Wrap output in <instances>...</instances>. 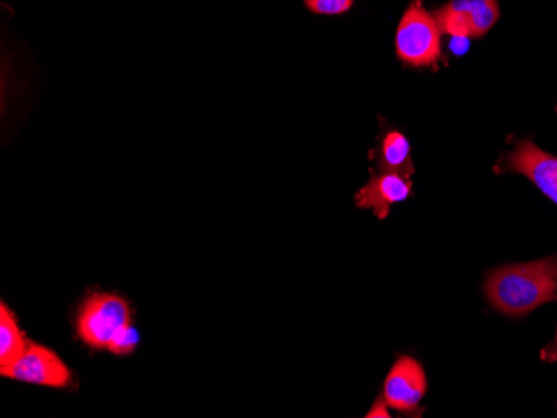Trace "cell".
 <instances>
[{
  "label": "cell",
  "mask_w": 557,
  "mask_h": 418,
  "mask_svg": "<svg viewBox=\"0 0 557 418\" xmlns=\"http://www.w3.org/2000/svg\"><path fill=\"white\" fill-rule=\"evenodd\" d=\"M486 295L496 311L509 317H522L557 301V255L497 268L487 276Z\"/></svg>",
  "instance_id": "obj_1"
},
{
  "label": "cell",
  "mask_w": 557,
  "mask_h": 418,
  "mask_svg": "<svg viewBox=\"0 0 557 418\" xmlns=\"http://www.w3.org/2000/svg\"><path fill=\"white\" fill-rule=\"evenodd\" d=\"M441 27L421 0H411L400 21L396 52L400 61L412 67L436 68L441 59Z\"/></svg>",
  "instance_id": "obj_2"
},
{
  "label": "cell",
  "mask_w": 557,
  "mask_h": 418,
  "mask_svg": "<svg viewBox=\"0 0 557 418\" xmlns=\"http://www.w3.org/2000/svg\"><path fill=\"white\" fill-rule=\"evenodd\" d=\"M131 324L127 301L112 293H94L77 315V335L89 347L108 351L114 337Z\"/></svg>",
  "instance_id": "obj_3"
},
{
  "label": "cell",
  "mask_w": 557,
  "mask_h": 418,
  "mask_svg": "<svg viewBox=\"0 0 557 418\" xmlns=\"http://www.w3.org/2000/svg\"><path fill=\"white\" fill-rule=\"evenodd\" d=\"M5 379L49 389H65L72 383L71 368L54 351L29 342V347L18 360L9 367L0 368Z\"/></svg>",
  "instance_id": "obj_4"
},
{
  "label": "cell",
  "mask_w": 557,
  "mask_h": 418,
  "mask_svg": "<svg viewBox=\"0 0 557 418\" xmlns=\"http://www.w3.org/2000/svg\"><path fill=\"white\" fill-rule=\"evenodd\" d=\"M441 33L450 37H483L499 18L497 0H450L436 12Z\"/></svg>",
  "instance_id": "obj_5"
},
{
  "label": "cell",
  "mask_w": 557,
  "mask_h": 418,
  "mask_svg": "<svg viewBox=\"0 0 557 418\" xmlns=\"http://www.w3.org/2000/svg\"><path fill=\"white\" fill-rule=\"evenodd\" d=\"M428 392L424 368L416 358L400 357L384 383V401L399 411H412Z\"/></svg>",
  "instance_id": "obj_6"
},
{
  "label": "cell",
  "mask_w": 557,
  "mask_h": 418,
  "mask_svg": "<svg viewBox=\"0 0 557 418\" xmlns=\"http://www.w3.org/2000/svg\"><path fill=\"white\" fill-rule=\"evenodd\" d=\"M508 165L557 204V157L541 151L533 140H522L509 154Z\"/></svg>",
  "instance_id": "obj_7"
},
{
  "label": "cell",
  "mask_w": 557,
  "mask_h": 418,
  "mask_svg": "<svg viewBox=\"0 0 557 418\" xmlns=\"http://www.w3.org/2000/svg\"><path fill=\"white\" fill-rule=\"evenodd\" d=\"M412 192V183L408 177L384 172L383 176L372 177L358 193L356 205L359 208H369L375 217L386 218L394 204L406 201Z\"/></svg>",
  "instance_id": "obj_8"
},
{
  "label": "cell",
  "mask_w": 557,
  "mask_h": 418,
  "mask_svg": "<svg viewBox=\"0 0 557 418\" xmlns=\"http://www.w3.org/2000/svg\"><path fill=\"white\" fill-rule=\"evenodd\" d=\"M29 347L11 308L0 305V368L9 367Z\"/></svg>",
  "instance_id": "obj_9"
},
{
  "label": "cell",
  "mask_w": 557,
  "mask_h": 418,
  "mask_svg": "<svg viewBox=\"0 0 557 418\" xmlns=\"http://www.w3.org/2000/svg\"><path fill=\"white\" fill-rule=\"evenodd\" d=\"M381 167L384 172H394L404 177H411V145L400 132H389L383 140L381 149Z\"/></svg>",
  "instance_id": "obj_10"
},
{
  "label": "cell",
  "mask_w": 557,
  "mask_h": 418,
  "mask_svg": "<svg viewBox=\"0 0 557 418\" xmlns=\"http://www.w3.org/2000/svg\"><path fill=\"white\" fill-rule=\"evenodd\" d=\"M139 343V332L133 324H127L112 340L108 351L115 355H129L136 351Z\"/></svg>",
  "instance_id": "obj_11"
},
{
  "label": "cell",
  "mask_w": 557,
  "mask_h": 418,
  "mask_svg": "<svg viewBox=\"0 0 557 418\" xmlns=\"http://www.w3.org/2000/svg\"><path fill=\"white\" fill-rule=\"evenodd\" d=\"M309 11L321 15L344 14L352 8L354 0H304Z\"/></svg>",
  "instance_id": "obj_12"
},
{
  "label": "cell",
  "mask_w": 557,
  "mask_h": 418,
  "mask_svg": "<svg viewBox=\"0 0 557 418\" xmlns=\"http://www.w3.org/2000/svg\"><path fill=\"white\" fill-rule=\"evenodd\" d=\"M469 39L471 37H453L449 43L450 51L456 55H465L469 51Z\"/></svg>",
  "instance_id": "obj_13"
},
{
  "label": "cell",
  "mask_w": 557,
  "mask_h": 418,
  "mask_svg": "<svg viewBox=\"0 0 557 418\" xmlns=\"http://www.w3.org/2000/svg\"><path fill=\"white\" fill-rule=\"evenodd\" d=\"M366 417L372 418V417H391L389 411H387V402L386 401H377L375 402L374 407L371 408V410L368 411V415Z\"/></svg>",
  "instance_id": "obj_14"
},
{
  "label": "cell",
  "mask_w": 557,
  "mask_h": 418,
  "mask_svg": "<svg viewBox=\"0 0 557 418\" xmlns=\"http://www.w3.org/2000/svg\"><path fill=\"white\" fill-rule=\"evenodd\" d=\"M549 351L554 352V357L557 355V332H556V339H554L553 345H550Z\"/></svg>",
  "instance_id": "obj_15"
}]
</instances>
